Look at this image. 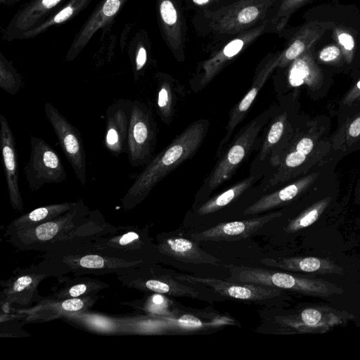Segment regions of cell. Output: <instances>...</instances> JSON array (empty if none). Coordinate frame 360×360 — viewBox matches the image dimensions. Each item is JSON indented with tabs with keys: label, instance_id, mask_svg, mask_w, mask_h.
Instances as JSON below:
<instances>
[{
	"label": "cell",
	"instance_id": "cell-1",
	"mask_svg": "<svg viewBox=\"0 0 360 360\" xmlns=\"http://www.w3.org/2000/svg\"><path fill=\"white\" fill-rule=\"evenodd\" d=\"M110 224L98 211H90L82 200L66 213L32 227L6 232L8 240L21 250L46 255L76 250L92 241Z\"/></svg>",
	"mask_w": 360,
	"mask_h": 360
},
{
	"label": "cell",
	"instance_id": "cell-2",
	"mask_svg": "<svg viewBox=\"0 0 360 360\" xmlns=\"http://www.w3.org/2000/svg\"><path fill=\"white\" fill-rule=\"evenodd\" d=\"M207 128V120H198L192 123L153 158L136 177L121 199L124 210H130L136 207L145 200L158 183L194 155L203 141Z\"/></svg>",
	"mask_w": 360,
	"mask_h": 360
},
{
	"label": "cell",
	"instance_id": "cell-3",
	"mask_svg": "<svg viewBox=\"0 0 360 360\" xmlns=\"http://www.w3.org/2000/svg\"><path fill=\"white\" fill-rule=\"evenodd\" d=\"M150 245L147 230L131 226L115 228L110 225L79 250L96 252L127 262L146 263V255Z\"/></svg>",
	"mask_w": 360,
	"mask_h": 360
},
{
	"label": "cell",
	"instance_id": "cell-4",
	"mask_svg": "<svg viewBox=\"0 0 360 360\" xmlns=\"http://www.w3.org/2000/svg\"><path fill=\"white\" fill-rule=\"evenodd\" d=\"M229 270V281H231L264 285L311 295L328 296L342 292L337 286L320 279L306 278L262 268L231 266Z\"/></svg>",
	"mask_w": 360,
	"mask_h": 360
},
{
	"label": "cell",
	"instance_id": "cell-5",
	"mask_svg": "<svg viewBox=\"0 0 360 360\" xmlns=\"http://www.w3.org/2000/svg\"><path fill=\"white\" fill-rule=\"evenodd\" d=\"M45 257L46 260L49 262L62 276L67 272H71L75 276H99L110 274L119 276L146 263L127 262L86 250L48 255Z\"/></svg>",
	"mask_w": 360,
	"mask_h": 360
},
{
	"label": "cell",
	"instance_id": "cell-6",
	"mask_svg": "<svg viewBox=\"0 0 360 360\" xmlns=\"http://www.w3.org/2000/svg\"><path fill=\"white\" fill-rule=\"evenodd\" d=\"M52 276L62 277V274L47 260L29 268L16 269L11 277L1 281V302L24 307L37 303L42 299L39 295L38 285L44 279Z\"/></svg>",
	"mask_w": 360,
	"mask_h": 360
},
{
	"label": "cell",
	"instance_id": "cell-7",
	"mask_svg": "<svg viewBox=\"0 0 360 360\" xmlns=\"http://www.w3.org/2000/svg\"><path fill=\"white\" fill-rule=\"evenodd\" d=\"M270 117L269 111L248 124L234 142L222 154L207 180V189L213 191L229 180L252 148L257 136Z\"/></svg>",
	"mask_w": 360,
	"mask_h": 360
},
{
	"label": "cell",
	"instance_id": "cell-8",
	"mask_svg": "<svg viewBox=\"0 0 360 360\" xmlns=\"http://www.w3.org/2000/svg\"><path fill=\"white\" fill-rule=\"evenodd\" d=\"M31 151L24 172L29 189L35 192L46 184L63 182L67 174L58 153L43 139L31 136Z\"/></svg>",
	"mask_w": 360,
	"mask_h": 360
},
{
	"label": "cell",
	"instance_id": "cell-9",
	"mask_svg": "<svg viewBox=\"0 0 360 360\" xmlns=\"http://www.w3.org/2000/svg\"><path fill=\"white\" fill-rule=\"evenodd\" d=\"M155 126L148 108L133 101L127 136V156L131 166L147 165L152 160L155 143Z\"/></svg>",
	"mask_w": 360,
	"mask_h": 360
},
{
	"label": "cell",
	"instance_id": "cell-10",
	"mask_svg": "<svg viewBox=\"0 0 360 360\" xmlns=\"http://www.w3.org/2000/svg\"><path fill=\"white\" fill-rule=\"evenodd\" d=\"M44 112L79 182L84 186L86 183V158L79 131L51 103L44 104Z\"/></svg>",
	"mask_w": 360,
	"mask_h": 360
},
{
	"label": "cell",
	"instance_id": "cell-11",
	"mask_svg": "<svg viewBox=\"0 0 360 360\" xmlns=\"http://www.w3.org/2000/svg\"><path fill=\"white\" fill-rule=\"evenodd\" d=\"M146 263L117 276V279L127 288L145 292H156L172 297H199L195 289L181 284L167 275L156 274Z\"/></svg>",
	"mask_w": 360,
	"mask_h": 360
},
{
	"label": "cell",
	"instance_id": "cell-12",
	"mask_svg": "<svg viewBox=\"0 0 360 360\" xmlns=\"http://www.w3.org/2000/svg\"><path fill=\"white\" fill-rule=\"evenodd\" d=\"M101 297L98 294L70 299L42 298L34 306L16 310L22 323L48 322L75 311L90 310Z\"/></svg>",
	"mask_w": 360,
	"mask_h": 360
},
{
	"label": "cell",
	"instance_id": "cell-13",
	"mask_svg": "<svg viewBox=\"0 0 360 360\" xmlns=\"http://www.w3.org/2000/svg\"><path fill=\"white\" fill-rule=\"evenodd\" d=\"M175 278L179 281L206 285L224 297L236 300L262 301L274 298L281 294L279 288L260 284L231 282L185 274L177 275Z\"/></svg>",
	"mask_w": 360,
	"mask_h": 360
},
{
	"label": "cell",
	"instance_id": "cell-14",
	"mask_svg": "<svg viewBox=\"0 0 360 360\" xmlns=\"http://www.w3.org/2000/svg\"><path fill=\"white\" fill-rule=\"evenodd\" d=\"M133 101L118 98L106 110L104 146L112 155L127 152V136Z\"/></svg>",
	"mask_w": 360,
	"mask_h": 360
},
{
	"label": "cell",
	"instance_id": "cell-15",
	"mask_svg": "<svg viewBox=\"0 0 360 360\" xmlns=\"http://www.w3.org/2000/svg\"><path fill=\"white\" fill-rule=\"evenodd\" d=\"M129 0H100L88 19L75 36L65 56V60H75L94 34L110 23Z\"/></svg>",
	"mask_w": 360,
	"mask_h": 360
},
{
	"label": "cell",
	"instance_id": "cell-16",
	"mask_svg": "<svg viewBox=\"0 0 360 360\" xmlns=\"http://www.w3.org/2000/svg\"><path fill=\"white\" fill-rule=\"evenodd\" d=\"M65 0H31L24 4L6 27L2 39H20L25 32L39 25L61 7Z\"/></svg>",
	"mask_w": 360,
	"mask_h": 360
},
{
	"label": "cell",
	"instance_id": "cell-17",
	"mask_svg": "<svg viewBox=\"0 0 360 360\" xmlns=\"http://www.w3.org/2000/svg\"><path fill=\"white\" fill-rule=\"evenodd\" d=\"M281 215V212H276L245 220L223 222L201 232L192 233L191 237L197 243L236 241L250 236Z\"/></svg>",
	"mask_w": 360,
	"mask_h": 360
},
{
	"label": "cell",
	"instance_id": "cell-18",
	"mask_svg": "<svg viewBox=\"0 0 360 360\" xmlns=\"http://www.w3.org/2000/svg\"><path fill=\"white\" fill-rule=\"evenodd\" d=\"M0 146L10 202L14 210L20 212L23 210V202L19 187L18 151L12 129L2 114H0Z\"/></svg>",
	"mask_w": 360,
	"mask_h": 360
},
{
	"label": "cell",
	"instance_id": "cell-19",
	"mask_svg": "<svg viewBox=\"0 0 360 360\" xmlns=\"http://www.w3.org/2000/svg\"><path fill=\"white\" fill-rule=\"evenodd\" d=\"M157 251L176 260L195 264H217L220 260L203 251L195 241L180 237L166 238L158 242Z\"/></svg>",
	"mask_w": 360,
	"mask_h": 360
},
{
	"label": "cell",
	"instance_id": "cell-20",
	"mask_svg": "<svg viewBox=\"0 0 360 360\" xmlns=\"http://www.w3.org/2000/svg\"><path fill=\"white\" fill-rule=\"evenodd\" d=\"M275 65L276 63L274 61H273V63H270L269 61L266 64L255 77L250 90L231 111L229 119L226 127L225 136L219 143L217 149V158L220 157L221 154L224 152V149L229 143L233 132L245 117L248 111L257 96L258 92L262 88L271 72L273 71Z\"/></svg>",
	"mask_w": 360,
	"mask_h": 360
},
{
	"label": "cell",
	"instance_id": "cell-21",
	"mask_svg": "<svg viewBox=\"0 0 360 360\" xmlns=\"http://www.w3.org/2000/svg\"><path fill=\"white\" fill-rule=\"evenodd\" d=\"M63 320L71 325L101 335H124V328L119 316H109L90 310L70 312Z\"/></svg>",
	"mask_w": 360,
	"mask_h": 360
},
{
	"label": "cell",
	"instance_id": "cell-22",
	"mask_svg": "<svg viewBox=\"0 0 360 360\" xmlns=\"http://www.w3.org/2000/svg\"><path fill=\"white\" fill-rule=\"evenodd\" d=\"M261 262L266 266L290 271H303L317 274H342V269L333 262L313 257L287 258H264Z\"/></svg>",
	"mask_w": 360,
	"mask_h": 360
},
{
	"label": "cell",
	"instance_id": "cell-23",
	"mask_svg": "<svg viewBox=\"0 0 360 360\" xmlns=\"http://www.w3.org/2000/svg\"><path fill=\"white\" fill-rule=\"evenodd\" d=\"M76 202L51 204L36 208L13 220L6 232L25 229L55 219L68 212Z\"/></svg>",
	"mask_w": 360,
	"mask_h": 360
},
{
	"label": "cell",
	"instance_id": "cell-24",
	"mask_svg": "<svg viewBox=\"0 0 360 360\" xmlns=\"http://www.w3.org/2000/svg\"><path fill=\"white\" fill-rule=\"evenodd\" d=\"M92 0H68L39 25L22 34L20 39L34 38L49 28L63 24L85 9Z\"/></svg>",
	"mask_w": 360,
	"mask_h": 360
},
{
	"label": "cell",
	"instance_id": "cell-25",
	"mask_svg": "<svg viewBox=\"0 0 360 360\" xmlns=\"http://www.w3.org/2000/svg\"><path fill=\"white\" fill-rule=\"evenodd\" d=\"M65 285L58 290L50 295L53 299H70L97 294L108 288L109 285L102 281L87 276H75V278L64 280Z\"/></svg>",
	"mask_w": 360,
	"mask_h": 360
},
{
	"label": "cell",
	"instance_id": "cell-26",
	"mask_svg": "<svg viewBox=\"0 0 360 360\" xmlns=\"http://www.w3.org/2000/svg\"><path fill=\"white\" fill-rule=\"evenodd\" d=\"M255 181V177L250 176L237 182L227 190L217 194L202 205L197 210V214L206 215L221 210L237 199L251 187Z\"/></svg>",
	"mask_w": 360,
	"mask_h": 360
},
{
	"label": "cell",
	"instance_id": "cell-27",
	"mask_svg": "<svg viewBox=\"0 0 360 360\" xmlns=\"http://www.w3.org/2000/svg\"><path fill=\"white\" fill-rule=\"evenodd\" d=\"M300 321L289 320L283 317L280 321L292 326L300 331H321L339 322L337 316L326 319V315L315 308L303 310L299 316Z\"/></svg>",
	"mask_w": 360,
	"mask_h": 360
},
{
	"label": "cell",
	"instance_id": "cell-28",
	"mask_svg": "<svg viewBox=\"0 0 360 360\" xmlns=\"http://www.w3.org/2000/svg\"><path fill=\"white\" fill-rule=\"evenodd\" d=\"M165 295L154 292L141 300L133 302H124L122 304L143 311L146 315L165 316L175 314L180 311L172 308V302L164 296Z\"/></svg>",
	"mask_w": 360,
	"mask_h": 360
},
{
	"label": "cell",
	"instance_id": "cell-29",
	"mask_svg": "<svg viewBox=\"0 0 360 360\" xmlns=\"http://www.w3.org/2000/svg\"><path fill=\"white\" fill-rule=\"evenodd\" d=\"M156 107L162 120L169 124L174 114V94L172 86L165 79L158 82Z\"/></svg>",
	"mask_w": 360,
	"mask_h": 360
},
{
	"label": "cell",
	"instance_id": "cell-30",
	"mask_svg": "<svg viewBox=\"0 0 360 360\" xmlns=\"http://www.w3.org/2000/svg\"><path fill=\"white\" fill-rule=\"evenodd\" d=\"M22 85V77L2 53L0 54V88L11 95L17 94Z\"/></svg>",
	"mask_w": 360,
	"mask_h": 360
},
{
	"label": "cell",
	"instance_id": "cell-31",
	"mask_svg": "<svg viewBox=\"0 0 360 360\" xmlns=\"http://www.w3.org/2000/svg\"><path fill=\"white\" fill-rule=\"evenodd\" d=\"M284 130V122L282 118L276 120L270 126L266 139L259 153L260 160H264L282 136Z\"/></svg>",
	"mask_w": 360,
	"mask_h": 360
},
{
	"label": "cell",
	"instance_id": "cell-32",
	"mask_svg": "<svg viewBox=\"0 0 360 360\" xmlns=\"http://www.w3.org/2000/svg\"><path fill=\"white\" fill-rule=\"evenodd\" d=\"M319 208H313L303 214L299 216L296 219L292 220L285 229L287 233H292L306 228L314 223L320 214Z\"/></svg>",
	"mask_w": 360,
	"mask_h": 360
},
{
	"label": "cell",
	"instance_id": "cell-33",
	"mask_svg": "<svg viewBox=\"0 0 360 360\" xmlns=\"http://www.w3.org/2000/svg\"><path fill=\"white\" fill-rule=\"evenodd\" d=\"M308 74L309 70L305 62L302 60H296L290 71V84L293 86L301 85Z\"/></svg>",
	"mask_w": 360,
	"mask_h": 360
},
{
	"label": "cell",
	"instance_id": "cell-34",
	"mask_svg": "<svg viewBox=\"0 0 360 360\" xmlns=\"http://www.w3.org/2000/svg\"><path fill=\"white\" fill-rule=\"evenodd\" d=\"M259 15V10L256 6H248L242 9L238 16L239 22L245 24L255 20Z\"/></svg>",
	"mask_w": 360,
	"mask_h": 360
},
{
	"label": "cell",
	"instance_id": "cell-35",
	"mask_svg": "<svg viewBox=\"0 0 360 360\" xmlns=\"http://www.w3.org/2000/svg\"><path fill=\"white\" fill-rule=\"evenodd\" d=\"M304 49V43L300 40H296L285 51L284 56L287 60H293L297 58Z\"/></svg>",
	"mask_w": 360,
	"mask_h": 360
},
{
	"label": "cell",
	"instance_id": "cell-36",
	"mask_svg": "<svg viewBox=\"0 0 360 360\" xmlns=\"http://www.w3.org/2000/svg\"><path fill=\"white\" fill-rule=\"evenodd\" d=\"M305 158V155H303L296 150L287 155L285 162L286 166L289 167H295L300 165L304 161Z\"/></svg>",
	"mask_w": 360,
	"mask_h": 360
},
{
	"label": "cell",
	"instance_id": "cell-37",
	"mask_svg": "<svg viewBox=\"0 0 360 360\" xmlns=\"http://www.w3.org/2000/svg\"><path fill=\"white\" fill-rule=\"evenodd\" d=\"M340 54L339 49L335 46H330L321 51L319 58L323 61H331L337 58Z\"/></svg>",
	"mask_w": 360,
	"mask_h": 360
},
{
	"label": "cell",
	"instance_id": "cell-38",
	"mask_svg": "<svg viewBox=\"0 0 360 360\" xmlns=\"http://www.w3.org/2000/svg\"><path fill=\"white\" fill-rule=\"evenodd\" d=\"M338 41L340 44L347 51H351L354 46L353 37L348 33H341L338 36Z\"/></svg>",
	"mask_w": 360,
	"mask_h": 360
},
{
	"label": "cell",
	"instance_id": "cell-39",
	"mask_svg": "<svg viewBox=\"0 0 360 360\" xmlns=\"http://www.w3.org/2000/svg\"><path fill=\"white\" fill-rule=\"evenodd\" d=\"M313 148V142L309 138L302 139L297 145L296 150L303 155L309 154Z\"/></svg>",
	"mask_w": 360,
	"mask_h": 360
},
{
	"label": "cell",
	"instance_id": "cell-40",
	"mask_svg": "<svg viewBox=\"0 0 360 360\" xmlns=\"http://www.w3.org/2000/svg\"><path fill=\"white\" fill-rule=\"evenodd\" d=\"M349 133L353 137H356L360 134V117H358L352 123Z\"/></svg>",
	"mask_w": 360,
	"mask_h": 360
},
{
	"label": "cell",
	"instance_id": "cell-41",
	"mask_svg": "<svg viewBox=\"0 0 360 360\" xmlns=\"http://www.w3.org/2000/svg\"><path fill=\"white\" fill-rule=\"evenodd\" d=\"M20 0H0V2L4 5H12L18 2Z\"/></svg>",
	"mask_w": 360,
	"mask_h": 360
},
{
	"label": "cell",
	"instance_id": "cell-42",
	"mask_svg": "<svg viewBox=\"0 0 360 360\" xmlns=\"http://www.w3.org/2000/svg\"><path fill=\"white\" fill-rule=\"evenodd\" d=\"M208 1L209 0H193L194 2L200 5L206 4Z\"/></svg>",
	"mask_w": 360,
	"mask_h": 360
},
{
	"label": "cell",
	"instance_id": "cell-43",
	"mask_svg": "<svg viewBox=\"0 0 360 360\" xmlns=\"http://www.w3.org/2000/svg\"><path fill=\"white\" fill-rule=\"evenodd\" d=\"M357 87L360 89V80H359V82L357 83Z\"/></svg>",
	"mask_w": 360,
	"mask_h": 360
}]
</instances>
